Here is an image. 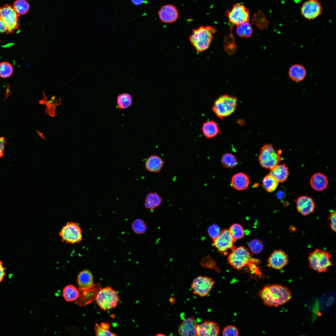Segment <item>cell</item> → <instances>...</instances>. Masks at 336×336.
I'll return each mask as SVG.
<instances>
[{
    "instance_id": "cell-1",
    "label": "cell",
    "mask_w": 336,
    "mask_h": 336,
    "mask_svg": "<svg viewBox=\"0 0 336 336\" xmlns=\"http://www.w3.org/2000/svg\"><path fill=\"white\" fill-rule=\"evenodd\" d=\"M259 295L264 304L271 307L282 305L292 297L291 292L288 288L278 284L264 287L259 291Z\"/></svg>"
},
{
    "instance_id": "cell-2",
    "label": "cell",
    "mask_w": 336,
    "mask_h": 336,
    "mask_svg": "<svg viewBox=\"0 0 336 336\" xmlns=\"http://www.w3.org/2000/svg\"><path fill=\"white\" fill-rule=\"evenodd\" d=\"M216 32L215 27L212 26H200L193 30L189 40L197 52H203L208 49L213 38V35Z\"/></svg>"
},
{
    "instance_id": "cell-3",
    "label": "cell",
    "mask_w": 336,
    "mask_h": 336,
    "mask_svg": "<svg viewBox=\"0 0 336 336\" xmlns=\"http://www.w3.org/2000/svg\"><path fill=\"white\" fill-rule=\"evenodd\" d=\"M237 103V100L236 97L223 95L215 101L212 110L218 118L223 119L235 111Z\"/></svg>"
},
{
    "instance_id": "cell-4",
    "label": "cell",
    "mask_w": 336,
    "mask_h": 336,
    "mask_svg": "<svg viewBox=\"0 0 336 336\" xmlns=\"http://www.w3.org/2000/svg\"><path fill=\"white\" fill-rule=\"evenodd\" d=\"M331 258L329 252L316 249L309 256V267L318 273L325 272L333 265Z\"/></svg>"
},
{
    "instance_id": "cell-5",
    "label": "cell",
    "mask_w": 336,
    "mask_h": 336,
    "mask_svg": "<svg viewBox=\"0 0 336 336\" xmlns=\"http://www.w3.org/2000/svg\"><path fill=\"white\" fill-rule=\"evenodd\" d=\"M95 300L100 308L106 311L115 308L119 302V298L114 290L107 287L99 290Z\"/></svg>"
},
{
    "instance_id": "cell-6",
    "label": "cell",
    "mask_w": 336,
    "mask_h": 336,
    "mask_svg": "<svg viewBox=\"0 0 336 336\" xmlns=\"http://www.w3.org/2000/svg\"><path fill=\"white\" fill-rule=\"evenodd\" d=\"M229 264L234 268L240 270L252 263H259L258 260L253 258L248 250L245 247L240 246L232 250L228 258Z\"/></svg>"
},
{
    "instance_id": "cell-7",
    "label": "cell",
    "mask_w": 336,
    "mask_h": 336,
    "mask_svg": "<svg viewBox=\"0 0 336 336\" xmlns=\"http://www.w3.org/2000/svg\"><path fill=\"white\" fill-rule=\"evenodd\" d=\"M59 235L63 242L72 244H78L82 239V230L77 222L69 221L61 229Z\"/></svg>"
},
{
    "instance_id": "cell-8",
    "label": "cell",
    "mask_w": 336,
    "mask_h": 336,
    "mask_svg": "<svg viewBox=\"0 0 336 336\" xmlns=\"http://www.w3.org/2000/svg\"><path fill=\"white\" fill-rule=\"evenodd\" d=\"M259 159L260 165L266 169H271L282 160V158L277 153L271 144L263 146L260 150Z\"/></svg>"
},
{
    "instance_id": "cell-9",
    "label": "cell",
    "mask_w": 336,
    "mask_h": 336,
    "mask_svg": "<svg viewBox=\"0 0 336 336\" xmlns=\"http://www.w3.org/2000/svg\"><path fill=\"white\" fill-rule=\"evenodd\" d=\"M20 16L10 5L7 4L0 6V18L7 26V34L12 33L18 29Z\"/></svg>"
},
{
    "instance_id": "cell-10",
    "label": "cell",
    "mask_w": 336,
    "mask_h": 336,
    "mask_svg": "<svg viewBox=\"0 0 336 336\" xmlns=\"http://www.w3.org/2000/svg\"><path fill=\"white\" fill-rule=\"evenodd\" d=\"M225 13L229 22L234 25L237 26L249 20V10L240 3L234 4L232 8L226 10Z\"/></svg>"
},
{
    "instance_id": "cell-11",
    "label": "cell",
    "mask_w": 336,
    "mask_h": 336,
    "mask_svg": "<svg viewBox=\"0 0 336 336\" xmlns=\"http://www.w3.org/2000/svg\"><path fill=\"white\" fill-rule=\"evenodd\" d=\"M214 283L215 281L211 278L200 276L193 280L191 287L194 294L203 297L208 294Z\"/></svg>"
},
{
    "instance_id": "cell-12",
    "label": "cell",
    "mask_w": 336,
    "mask_h": 336,
    "mask_svg": "<svg viewBox=\"0 0 336 336\" xmlns=\"http://www.w3.org/2000/svg\"><path fill=\"white\" fill-rule=\"evenodd\" d=\"M323 8L319 0H307L300 8L301 15L309 21L314 20L322 13Z\"/></svg>"
},
{
    "instance_id": "cell-13",
    "label": "cell",
    "mask_w": 336,
    "mask_h": 336,
    "mask_svg": "<svg viewBox=\"0 0 336 336\" xmlns=\"http://www.w3.org/2000/svg\"><path fill=\"white\" fill-rule=\"evenodd\" d=\"M236 240L229 230L224 229L218 237L213 240V244L220 252L225 254H227L229 250L232 251L236 248L234 245Z\"/></svg>"
},
{
    "instance_id": "cell-14",
    "label": "cell",
    "mask_w": 336,
    "mask_h": 336,
    "mask_svg": "<svg viewBox=\"0 0 336 336\" xmlns=\"http://www.w3.org/2000/svg\"><path fill=\"white\" fill-rule=\"evenodd\" d=\"M158 14L160 20L166 23H172L175 22L179 17L177 8L172 4L162 6L158 11Z\"/></svg>"
},
{
    "instance_id": "cell-15",
    "label": "cell",
    "mask_w": 336,
    "mask_h": 336,
    "mask_svg": "<svg viewBox=\"0 0 336 336\" xmlns=\"http://www.w3.org/2000/svg\"><path fill=\"white\" fill-rule=\"evenodd\" d=\"M288 259L287 254L281 250L273 252L268 260V267L275 269L280 270L288 264Z\"/></svg>"
},
{
    "instance_id": "cell-16",
    "label": "cell",
    "mask_w": 336,
    "mask_h": 336,
    "mask_svg": "<svg viewBox=\"0 0 336 336\" xmlns=\"http://www.w3.org/2000/svg\"><path fill=\"white\" fill-rule=\"evenodd\" d=\"M220 331L218 324L212 321H205L198 324L196 336H217Z\"/></svg>"
},
{
    "instance_id": "cell-17",
    "label": "cell",
    "mask_w": 336,
    "mask_h": 336,
    "mask_svg": "<svg viewBox=\"0 0 336 336\" xmlns=\"http://www.w3.org/2000/svg\"><path fill=\"white\" fill-rule=\"evenodd\" d=\"M198 324L196 320L193 317L186 318L182 322L178 328L179 335L181 336H196Z\"/></svg>"
},
{
    "instance_id": "cell-18",
    "label": "cell",
    "mask_w": 336,
    "mask_h": 336,
    "mask_svg": "<svg viewBox=\"0 0 336 336\" xmlns=\"http://www.w3.org/2000/svg\"><path fill=\"white\" fill-rule=\"evenodd\" d=\"M296 208L302 215L307 216L314 212L315 203L312 198L302 196L298 197L296 200Z\"/></svg>"
},
{
    "instance_id": "cell-19",
    "label": "cell",
    "mask_w": 336,
    "mask_h": 336,
    "mask_svg": "<svg viewBox=\"0 0 336 336\" xmlns=\"http://www.w3.org/2000/svg\"><path fill=\"white\" fill-rule=\"evenodd\" d=\"M165 163V161L161 157L156 155H153L147 158L145 161V166L149 172L157 173L161 170Z\"/></svg>"
},
{
    "instance_id": "cell-20",
    "label": "cell",
    "mask_w": 336,
    "mask_h": 336,
    "mask_svg": "<svg viewBox=\"0 0 336 336\" xmlns=\"http://www.w3.org/2000/svg\"><path fill=\"white\" fill-rule=\"evenodd\" d=\"M310 184L314 190L321 191L327 188L328 181L325 175L321 173H317L314 174L311 177Z\"/></svg>"
},
{
    "instance_id": "cell-21",
    "label": "cell",
    "mask_w": 336,
    "mask_h": 336,
    "mask_svg": "<svg viewBox=\"0 0 336 336\" xmlns=\"http://www.w3.org/2000/svg\"><path fill=\"white\" fill-rule=\"evenodd\" d=\"M268 174L274 177L278 183H283L288 177V168L285 164H278L271 169Z\"/></svg>"
},
{
    "instance_id": "cell-22",
    "label": "cell",
    "mask_w": 336,
    "mask_h": 336,
    "mask_svg": "<svg viewBox=\"0 0 336 336\" xmlns=\"http://www.w3.org/2000/svg\"><path fill=\"white\" fill-rule=\"evenodd\" d=\"M77 281L81 290L88 289L94 284L92 274L88 270H84L79 273L77 277Z\"/></svg>"
},
{
    "instance_id": "cell-23",
    "label": "cell",
    "mask_w": 336,
    "mask_h": 336,
    "mask_svg": "<svg viewBox=\"0 0 336 336\" xmlns=\"http://www.w3.org/2000/svg\"><path fill=\"white\" fill-rule=\"evenodd\" d=\"M306 71L305 67L300 64L292 65L289 68L288 74L289 77L293 81L300 82L303 80L306 75Z\"/></svg>"
},
{
    "instance_id": "cell-24",
    "label": "cell",
    "mask_w": 336,
    "mask_h": 336,
    "mask_svg": "<svg viewBox=\"0 0 336 336\" xmlns=\"http://www.w3.org/2000/svg\"><path fill=\"white\" fill-rule=\"evenodd\" d=\"M231 184L235 189L242 190L246 189L249 184L248 177L243 173H239L234 175L232 178Z\"/></svg>"
},
{
    "instance_id": "cell-25",
    "label": "cell",
    "mask_w": 336,
    "mask_h": 336,
    "mask_svg": "<svg viewBox=\"0 0 336 336\" xmlns=\"http://www.w3.org/2000/svg\"><path fill=\"white\" fill-rule=\"evenodd\" d=\"M202 130L203 135L207 139L213 138L220 132L217 123L212 120L204 123L202 127Z\"/></svg>"
},
{
    "instance_id": "cell-26",
    "label": "cell",
    "mask_w": 336,
    "mask_h": 336,
    "mask_svg": "<svg viewBox=\"0 0 336 336\" xmlns=\"http://www.w3.org/2000/svg\"><path fill=\"white\" fill-rule=\"evenodd\" d=\"M162 202L161 196L156 192L147 194L145 199L144 207L147 209L153 211L159 207Z\"/></svg>"
},
{
    "instance_id": "cell-27",
    "label": "cell",
    "mask_w": 336,
    "mask_h": 336,
    "mask_svg": "<svg viewBox=\"0 0 336 336\" xmlns=\"http://www.w3.org/2000/svg\"><path fill=\"white\" fill-rule=\"evenodd\" d=\"M44 98L39 101L40 104L46 105L45 112L50 116L54 117L55 116L56 107L61 104V99L60 98L55 101V96L51 97V100H48V98L44 94Z\"/></svg>"
},
{
    "instance_id": "cell-28",
    "label": "cell",
    "mask_w": 336,
    "mask_h": 336,
    "mask_svg": "<svg viewBox=\"0 0 336 336\" xmlns=\"http://www.w3.org/2000/svg\"><path fill=\"white\" fill-rule=\"evenodd\" d=\"M133 98L130 94L124 93L119 94L117 97V107L119 109H126L132 105Z\"/></svg>"
},
{
    "instance_id": "cell-29",
    "label": "cell",
    "mask_w": 336,
    "mask_h": 336,
    "mask_svg": "<svg viewBox=\"0 0 336 336\" xmlns=\"http://www.w3.org/2000/svg\"><path fill=\"white\" fill-rule=\"evenodd\" d=\"M79 293L77 288L72 285L65 287L63 290V296L67 301H72L77 300Z\"/></svg>"
},
{
    "instance_id": "cell-30",
    "label": "cell",
    "mask_w": 336,
    "mask_h": 336,
    "mask_svg": "<svg viewBox=\"0 0 336 336\" xmlns=\"http://www.w3.org/2000/svg\"><path fill=\"white\" fill-rule=\"evenodd\" d=\"M110 324L107 322H102L100 324L96 323L94 329L96 335L115 336L117 334L112 332L110 329Z\"/></svg>"
},
{
    "instance_id": "cell-31",
    "label": "cell",
    "mask_w": 336,
    "mask_h": 336,
    "mask_svg": "<svg viewBox=\"0 0 336 336\" xmlns=\"http://www.w3.org/2000/svg\"><path fill=\"white\" fill-rule=\"evenodd\" d=\"M236 26V33L239 36L243 38H248L252 35L253 29L251 24L249 21L243 22Z\"/></svg>"
},
{
    "instance_id": "cell-32",
    "label": "cell",
    "mask_w": 336,
    "mask_h": 336,
    "mask_svg": "<svg viewBox=\"0 0 336 336\" xmlns=\"http://www.w3.org/2000/svg\"><path fill=\"white\" fill-rule=\"evenodd\" d=\"M12 6L20 15L27 14L30 8V4L26 0H16L14 2Z\"/></svg>"
},
{
    "instance_id": "cell-33",
    "label": "cell",
    "mask_w": 336,
    "mask_h": 336,
    "mask_svg": "<svg viewBox=\"0 0 336 336\" xmlns=\"http://www.w3.org/2000/svg\"><path fill=\"white\" fill-rule=\"evenodd\" d=\"M278 183L274 177L268 174L266 175L263 180V186L267 192H271L276 189Z\"/></svg>"
},
{
    "instance_id": "cell-34",
    "label": "cell",
    "mask_w": 336,
    "mask_h": 336,
    "mask_svg": "<svg viewBox=\"0 0 336 336\" xmlns=\"http://www.w3.org/2000/svg\"><path fill=\"white\" fill-rule=\"evenodd\" d=\"M222 166L226 168H232L237 163L236 157L233 155L229 153L224 154L221 159Z\"/></svg>"
},
{
    "instance_id": "cell-35",
    "label": "cell",
    "mask_w": 336,
    "mask_h": 336,
    "mask_svg": "<svg viewBox=\"0 0 336 336\" xmlns=\"http://www.w3.org/2000/svg\"><path fill=\"white\" fill-rule=\"evenodd\" d=\"M229 230L231 236L235 240L242 238L245 235L243 228L239 224H233Z\"/></svg>"
},
{
    "instance_id": "cell-36",
    "label": "cell",
    "mask_w": 336,
    "mask_h": 336,
    "mask_svg": "<svg viewBox=\"0 0 336 336\" xmlns=\"http://www.w3.org/2000/svg\"><path fill=\"white\" fill-rule=\"evenodd\" d=\"M13 68L11 64L6 62L0 63V77L7 78L10 77L12 74Z\"/></svg>"
},
{
    "instance_id": "cell-37",
    "label": "cell",
    "mask_w": 336,
    "mask_h": 336,
    "mask_svg": "<svg viewBox=\"0 0 336 336\" xmlns=\"http://www.w3.org/2000/svg\"><path fill=\"white\" fill-rule=\"evenodd\" d=\"M132 229L137 234H142L146 231L147 226L145 222L142 219L135 220L132 223Z\"/></svg>"
},
{
    "instance_id": "cell-38",
    "label": "cell",
    "mask_w": 336,
    "mask_h": 336,
    "mask_svg": "<svg viewBox=\"0 0 336 336\" xmlns=\"http://www.w3.org/2000/svg\"><path fill=\"white\" fill-rule=\"evenodd\" d=\"M249 247L251 251L254 254L260 253L263 248V245L261 241L257 239H254L249 243Z\"/></svg>"
},
{
    "instance_id": "cell-39",
    "label": "cell",
    "mask_w": 336,
    "mask_h": 336,
    "mask_svg": "<svg viewBox=\"0 0 336 336\" xmlns=\"http://www.w3.org/2000/svg\"><path fill=\"white\" fill-rule=\"evenodd\" d=\"M221 231L219 226L216 224H213L210 226L208 229V232L209 236L212 240L218 237Z\"/></svg>"
},
{
    "instance_id": "cell-40",
    "label": "cell",
    "mask_w": 336,
    "mask_h": 336,
    "mask_svg": "<svg viewBox=\"0 0 336 336\" xmlns=\"http://www.w3.org/2000/svg\"><path fill=\"white\" fill-rule=\"evenodd\" d=\"M222 335L224 336H238L239 333L236 327L233 325H229L223 329Z\"/></svg>"
},
{
    "instance_id": "cell-41",
    "label": "cell",
    "mask_w": 336,
    "mask_h": 336,
    "mask_svg": "<svg viewBox=\"0 0 336 336\" xmlns=\"http://www.w3.org/2000/svg\"><path fill=\"white\" fill-rule=\"evenodd\" d=\"M336 212L333 211L330 213L329 217L330 227L334 232L336 231Z\"/></svg>"
},
{
    "instance_id": "cell-42",
    "label": "cell",
    "mask_w": 336,
    "mask_h": 336,
    "mask_svg": "<svg viewBox=\"0 0 336 336\" xmlns=\"http://www.w3.org/2000/svg\"><path fill=\"white\" fill-rule=\"evenodd\" d=\"M6 143L5 138L2 137H0V158L4 155Z\"/></svg>"
},
{
    "instance_id": "cell-43",
    "label": "cell",
    "mask_w": 336,
    "mask_h": 336,
    "mask_svg": "<svg viewBox=\"0 0 336 336\" xmlns=\"http://www.w3.org/2000/svg\"><path fill=\"white\" fill-rule=\"evenodd\" d=\"M6 275V268L2 262L0 260V283L3 281Z\"/></svg>"
},
{
    "instance_id": "cell-44",
    "label": "cell",
    "mask_w": 336,
    "mask_h": 336,
    "mask_svg": "<svg viewBox=\"0 0 336 336\" xmlns=\"http://www.w3.org/2000/svg\"><path fill=\"white\" fill-rule=\"evenodd\" d=\"M7 31V26L3 21L0 18V33H3Z\"/></svg>"
},
{
    "instance_id": "cell-45",
    "label": "cell",
    "mask_w": 336,
    "mask_h": 336,
    "mask_svg": "<svg viewBox=\"0 0 336 336\" xmlns=\"http://www.w3.org/2000/svg\"><path fill=\"white\" fill-rule=\"evenodd\" d=\"M132 2L134 5L139 6L144 3L145 0H131Z\"/></svg>"
},
{
    "instance_id": "cell-46",
    "label": "cell",
    "mask_w": 336,
    "mask_h": 336,
    "mask_svg": "<svg viewBox=\"0 0 336 336\" xmlns=\"http://www.w3.org/2000/svg\"><path fill=\"white\" fill-rule=\"evenodd\" d=\"M277 196L278 199H282L285 197V194L283 191H279L277 193Z\"/></svg>"
},
{
    "instance_id": "cell-47",
    "label": "cell",
    "mask_w": 336,
    "mask_h": 336,
    "mask_svg": "<svg viewBox=\"0 0 336 336\" xmlns=\"http://www.w3.org/2000/svg\"><path fill=\"white\" fill-rule=\"evenodd\" d=\"M36 133H37L38 134V135L41 138H43L44 140H46V141H47V140H46V138L45 137L43 133L42 132H41L40 131H39L38 130H36Z\"/></svg>"
}]
</instances>
